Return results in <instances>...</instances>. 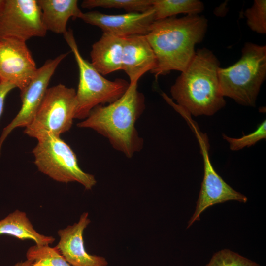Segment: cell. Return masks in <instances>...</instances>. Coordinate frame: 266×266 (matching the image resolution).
Listing matches in <instances>:
<instances>
[{"mask_svg":"<svg viewBox=\"0 0 266 266\" xmlns=\"http://www.w3.org/2000/svg\"><path fill=\"white\" fill-rule=\"evenodd\" d=\"M207 20L198 14L155 20L145 37L153 50L156 65L151 72L156 78L171 70L184 71L193 60L195 45L202 40Z\"/></svg>","mask_w":266,"mask_h":266,"instance_id":"obj_1","label":"cell"},{"mask_svg":"<svg viewBox=\"0 0 266 266\" xmlns=\"http://www.w3.org/2000/svg\"><path fill=\"white\" fill-rule=\"evenodd\" d=\"M137 83H130L121 97L108 105L95 107L84 120L77 124L106 137L113 148L129 158L139 152L144 144L135 127L145 108V96L138 90Z\"/></svg>","mask_w":266,"mask_h":266,"instance_id":"obj_2","label":"cell"},{"mask_svg":"<svg viewBox=\"0 0 266 266\" xmlns=\"http://www.w3.org/2000/svg\"><path fill=\"white\" fill-rule=\"evenodd\" d=\"M220 63L213 52L199 49L170 93L177 104L194 116H211L226 105L218 77Z\"/></svg>","mask_w":266,"mask_h":266,"instance_id":"obj_3","label":"cell"},{"mask_svg":"<svg viewBox=\"0 0 266 266\" xmlns=\"http://www.w3.org/2000/svg\"><path fill=\"white\" fill-rule=\"evenodd\" d=\"M241 58L227 68L219 67V83L224 97L244 106L254 107L266 76V46L245 43Z\"/></svg>","mask_w":266,"mask_h":266,"instance_id":"obj_4","label":"cell"},{"mask_svg":"<svg viewBox=\"0 0 266 266\" xmlns=\"http://www.w3.org/2000/svg\"><path fill=\"white\" fill-rule=\"evenodd\" d=\"M63 35L74 56L79 69L75 118L85 119L95 107L112 103L121 97L128 89L130 82L121 78L113 81L106 79L91 62L82 57L72 31L67 30Z\"/></svg>","mask_w":266,"mask_h":266,"instance_id":"obj_5","label":"cell"},{"mask_svg":"<svg viewBox=\"0 0 266 266\" xmlns=\"http://www.w3.org/2000/svg\"><path fill=\"white\" fill-rule=\"evenodd\" d=\"M77 107L76 90L60 84L47 89L31 123L24 131L37 140L60 137L71 127Z\"/></svg>","mask_w":266,"mask_h":266,"instance_id":"obj_6","label":"cell"},{"mask_svg":"<svg viewBox=\"0 0 266 266\" xmlns=\"http://www.w3.org/2000/svg\"><path fill=\"white\" fill-rule=\"evenodd\" d=\"M37 140L32 153L40 172L58 182H77L87 190L95 185L94 176L81 169L75 153L60 137L49 135Z\"/></svg>","mask_w":266,"mask_h":266,"instance_id":"obj_7","label":"cell"},{"mask_svg":"<svg viewBox=\"0 0 266 266\" xmlns=\"http://www.w3.org/2000/svg\"><path fill=\"white\" fill-rule=\"evenodd\" d=\"M36 0H0V39L24 42L47 33Z\"/></svg>","mask_w":266,"mask_h":266,"instance_id":"obj_8","label":"cell"},{"mask_svg":"<svg viewBox=\"0 0 266 266\" xmlns=\"http://www.w3.org/2000/svg\"><path fill=\"white\" fill-rule=\"evenodd\" d=\"M204 162V176L194 214L187 228L200 220V214L208 207L216 204L234 200L246 203L247 198L228 184L215 170L208 155L209 143L204 134L195 128Z\"/></svg>","mask_w":266,"mask_h":266,"instance_id":"obj_9","label":"cell"},{"mask_svg":"<svg viewBox=\"0 0 266 266\" xmlns=\"http://www.w3.org/2000/svg\"><path fill=\"white\" fill-rule=\"evenodd\" d=\"M68 53L60 54L47 60L37 68L27 86L21 92L20 110L12 121L5 127L0 137V156L2 144L7 136L17 127H27L33 120L47 90L50 80L60 63Z\"/></svg>","mask_w":266,"mask_h":266,"instance_id":"obj_10","label":"cell"},{"mask_svg":"<svg viewBox=\"0 0 266 266\" xmlns=\"http://www.w3.org/2000/svg\"><path fill=\"white\" fill-rule=\"evenodd\" d=\"M37 68L26 42L12 38L0 39V79L22 91Z\"/></svg>","mask_w":266,"mask_h":266,"instance_id":"obj_11","label":"cell"},{"mask_svg":"<svg viewBox=\"0 0 266 266\" xmlns=\"http://www.w3.org/2000/svg\"><path fill=\"white\" fill-rule=\"evenodd\" d=\"M78 18L86 23L99 27L103 33L120 37L145 35L155 21L152 6L145 12L121 14H106L96 11L81 12Z\"/></svg>","mask_w":266,"mask_h":266,"instance_id":"obj_12","label":"cell"},{"mask_svg":"<svg viewBox=\"0 0 266 266\" xmlns=\"http://www.w3.org/2000/svg\"><path fill=\"white\" fill-rule=\"evenodd\" d=\"M90 222L88 213H83L79 221L60 230V241L56 246L66 261L72 266H107L102 257L89 254L85 250L83 232Z\"/></svg>","mask_w":266,"mask_h":266,"instance_id":"obj_13","label":"cell"},{"mask_svg":"<svg viewBox=\"0 0 266 266\" xmlns=\"http://www.w3.org/2000/svg\"><path fill=\"white\" fill-rule=\"evenodd\" d=\"M156 65V59L145 35L123 37L122 69L128 76L130 83L138 81Z\"/></svg>","mask_w":266,"mask_h":266,"instance_id":"obj_14","label":"cell"},{"mask_svg":"<svg viewBox=\"0 0 266 266\" xmlns=\"http://www.w3.org/2000/svg\"><path fill=\"white\" fill-rule=\"evenodd\" d=\"M123 37L103 33L92 46L91 63L102 75L122 69Z\"/></svg>","mask_w":266,"mask_h":266,"instance_id":"obj_15","label":"cell"},{"mask_svg":"<svg viewBox=\"0 0 266 266\" xmlns=\"http://www.w3.org/2000/svg\"><path fill=\"white\" fill-rule=\"evenodd\" d=\"M47 31L64 34L71 17L78 18L81 11L77 0H37Z\"/></svg>","mask_w":266,"mask_h":266,"instance_id":"obj_16","label":"cell"},{"mask_svg":"<svg viewBox=\"0 0 266 266\" xmlns=\"http://www.w3.org/2000/svg\"><path fill=\"white\" fill-rule=\"evenodd\" d=\"M7 234L22 240L30 239L37 245L52 244L55 238L39 233L25 212L16 210L0 221V234Z\"/></svg>","mask_w":266,"mask_h":266,"instance_id":"obj_17","label":"cell"},{"mask_svg":"<svg viewBox=\"0 0 266 266\" xmlns=\"http://www.w3.org/2000/svg\"><path fill=\"white\" fill-rule=\"evenodd\" d=\"M152 7L155 20H158L180 13L198 14L203 10L204 5L198 0H153Z\"/></svg>","mask_w":266,"mask_h":266,"instance_id":"obj_18","label":"cell"},{"mask_svg":"<svg viewBox=\"0 0 266 266\" xmlns=\"http://www.w3.org/2000/svg\"><path fill=\"white\" fill-rule=\"evenodd\" d=\"M32 266H72L69 264L55 246L36 244L31 247L26 253Z\"/></svg>","mask_w":266,"mask_h":266,"instance_id":"obj_19","label":"cell"},{"mask_svg":"<svg viewBox=\"0 0 266 266\" xmlns=\"http://www.w3.org/2000/svg\"><path fill=\"white\" fill-rule=\"evenodd\" d=\"M153 0H85L81 3L83 8L95 7L123 9L128 12H143L152 6Z\"/></svg>","mask_w":266,"mask_h":266,"instance_id":"obj_20","label":"cell"},{"mask_svg":"<svg viewBox=\"0 0 266 266\" xmlns=\"http://www.w3.org/2000/svg\"><path fill=\"white\" fill-rule=\"evenodd\" d=\"M205 266H261L258 263L228 249L216 252Z\"/></svg>","mask_w":266,"mask_h":266,"instance_id":"obj_21","label":"cell"},{"mask_svg":"<svg viewBox=\"0 0 266 266\" xmlns=\"http://www.w3.org/2000/svg\"><path fill=\"white\" fill-rule=\"evenodd\" d=\"M244 15L250 29L258 33H266V0H255L253 5L246 9Z\"/></svg>","mask_w":266,"mask_h":266,"instance_id":"obj_22","label":"cell"},{"mask_svg":"<svg viewBox=\"0 0 266 266\" xmlns=\"http://www.w3.org/2000/svg\"><path fill=\"white\" fill-rule=\"evenodd\" d=\"M223 138L229 144L230 149L237 151L245 147H250L266 138V121L264 120L252 133L240 138H232L223 134Z\"/></svg>","mask_w":266,"mask_h":266,"instance_id":"obj_23","label":"cell"},{"mask_svg":"<svg viewBox=\"0 0 266 266\" xmlns=\"http://www.w3.org/2000/svg\"><path fill=\"white\" fill-rule=\"evenodd\" d=\"M16 87L13 84L0 79V118L2 115L5 99L8 93Z\"/></svg>","mask_w":266,"mask_h":266,"instance_id":"obj_24","label":"cell"},{"mask_svg":"<svg viewBox=\"0 0 266 266\" xmlns=\"http://www.w3.org/2000/svg\"><path fill=\"white\" fill-rule=\"evenodd\" d=\"M32 262L30 260H27L23 262H19L13 266H32Z\"/></svg>","mask_w":266,"mask_h":266,"instance_id":"obj_25","label":"cell"}]
</instances>
